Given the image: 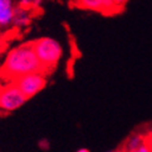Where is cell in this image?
<instances>
[{
  "instance_id": "8",
  "label": "cell",
  "mask_w": 152,
  "mask_h": 152,
  "mask_svg": "<svg viewBox=\"0 0 152 152\" xmlns=\"http://www.w3.org/2000/svg\"><path fill=\"white\" fill-rule=\"evenodd\" d=\"M14 3L12 0H0V12L9 10V9H14Z\"/></svg>"
},
{
  "instance_id": "3",
  "label": "cell",
  "mask_w": 152,
  "mask_h": 152,
  "mask_svg": "<svg viewBox=\"0 0 152 152\" xmlns=\"http://www.w3.org/2000/svg\"><path fill=\"white\" fill-rule=\"evenodd\" d=\"M27 102V98L18 88L15 83H9L4 86L0 94V110L5 113L15 111Z\"/></svg>"
},
{
  "instance_id": "13",
  "label": "cell",
  "mask_w": 152,
  "mask_h": 152,
  "mask_svg": "<svg viewBox=\"0 0 152 152\" xmlns=\"http://www.w3.org/2000/svg\"><path fill=\"white\" fill-rule=\"evenodd\" d=\"M148 143L152 146V131H151V132H150V135H148Z\"/></svg>"
},
{
  "instance_id": "10",
  "label": "cell",
  "mask_w": 152,
  "mask_h": 152,
  "mask_svg": "<svg viewBox=\"0 0 152 152\" xmlns=\"http://www.w3.org/2000/svg\"><path fill=\"white\" fill-rule=\"evenodd\" d=\"M39 147H40L41 150H43V151H47V150H50V147H51V145H50V141H48V140H46V139L40 140V141H39Z\"/></svg>"
},
{
  "instance_id": "11",
  "label": "cell",
  "mask_w": 152,
  "mask_h": 152,
  "mask_svg": "<svg viewBox=\"0 0 152 152\" xmlns=\"http://www.w3.org/2000/svg\"><path fill=\"white\" fill-rule=\"evenodd\" d=\"M113 1H114V4H115V6L118 7V10L120 11L126 5V3L129 1V0H113Z\"/></svg>"
},
{
  "instance_id": "15",
  "label": "cell",
  "mask_w": 152,
  "mask_h": 152,
  "mask_svg": "<svg viewBox=\"0 0 152 152\" xmlns=\"http://www.w3.org/2000/svg\"><path fill=\"white\" fill-rule=\"evenodd\" d=\"M3 88H4V86L1 83V79H0V94H1V92H3Z\"/></svg>"
},
{
  "instance_id": "5",
  "label": "cell",
  "mask_w": 152,
  "mask_h": 152,
  "mask_svg": "<svg viewBox=\"0 0 152 152\" xmlns=\"http://www.w3.org/2000/svg\"><path fill=\"white\" fill-rule=\"evenodd\" d=\"M74 4L82 9L99 11L102 14H115L119 11L113 0H75Z\"/></svg>"
},
{
  "instance_id": "16",
  "label": "cell",
  "mask_w": 152,
  "mask_h": 152,
  "mask_svg": "<svg viewBox=\"0 0 152 152\" xmlns=\"http://www.w3.org/2000/svg\"><path fill=\"white\" fill-rule=\"evenodd\" d=\"M109 152H111V151H109Z\"/></svg>"
},
{
  "instance_id": "12",
  "label": "cell",
  "mask_w": 152,
  "mask_h": 152,
  "mask_svg": "<svg viewBox=\"0 0 152 152\" xmlns=\"http://www.w3.org/2000/svg\"><path fill=\"white\" fill-rule=\"evenodd\" d=\"M43 1H46V0H35V6H36V5H40V4H42Z\"/></svg>"
},
{
  "instance_id": "4",
  "label": "cell",
  "mask_w": 152,
  "mask_h": 152,
  "mask_svg": "<svg viewBox=\"0 0 152 152\" xmlns=\"http://www.w3.org/2000/svg\"><path fill=\"white\" fill-rule=\"evenodd\" d=\"M14 83L28 99V98H32L37 93H40L46 87L47 78L43 72H35V73L25 74L20 78L15 79Z\"/></svg>"
},
{
  "instance_id": "1",
  "label": "cell",
  "mask_w": 152,
  "mask_h": 152,
  "mask_svg": "<svg viewBox=\"0 0 152 152\" xmlns=\"http://www.w3.org/2000/svg\"><path fill=\"white\" fill-rule=\"evenodd\" d=\"M35 72H43V67L36 56L32 42L22 43L10 50L1 66L3 75L11 82Z\"/></svg>"
},
{
  "instance_id": "14",
  "label": "cell",
  "mask_w": 152,
  "mask_h": 152,
  "mask_svg": "<svg viewBox=\"0 0 152 152\" xmlns=\"http://www.w3.org/2000/svg\"><path fill=\"white\" fill-rule=\"evenodd\" d=\"M77 152H90V151H89L88 148H79Z\"/></svg>"
},
{
  "instance_id": "7",
  "label": "cell",
  "mask_w": 152,
  "mask_h": 152,
  "mask_svg": "<svg viewBox=\"0 0 152 152\" xmlns=\"http://www.w3.org/2000/svg\"><path fill=\"white\" fill-rule=\"evenodd\" d=\"M146 142L145 137L140 134H132L130 137H129L125 142V152H130V151H135L139 147H141L143 143Z\"/></svg>"
},
{
  "instance_id": "9",
  "label": "cell",
  "mask_w": 152,
  "mask_h": 152,
  "mask_svg": "<svg viewBox=\"0 0 152 152\" xmlns=\"http://www.w3.org/2000/svg\"><path fill=\"white\" fill-rule=\"evenodd\" d=\"M19 6L22 7V9L30 10L31 7L35 6V0H20V1H19Z\"/></svg>"
},
{
  "instance_id": "2",
  "label": "cell",
  "mask_w": 152,
  "mask_h": 152,
  "mask_svg": "<svg viewBox=\"0 0 152 152\" xmlns=\"http://www.w3.org/2000/svg\"><path fill=\"white\" fill-rule=\"evenodd\" d=\"M35 53L40 63L43 67V71L53 68L63 55V48L61 43L52 37H41L32 42Z\"/></svg>"
},
{
  "instance_id": "6",
  "label": "cell",
  "mask_w": 152,
  "mask_h": 152,
  "mask_svg": "<svg viewBox=\"0 0 152 152\" xmlns=\"http://www.w3.org/2000/svg\"><path fill=\"white\" fill-rule=\"evenodd\" d=\"M30 22H31V15H30V10L22 9V7H20V6L15 7L12 25L18 26V27H26V26L30 25Z\"/></svg>"
}]
</instances>
